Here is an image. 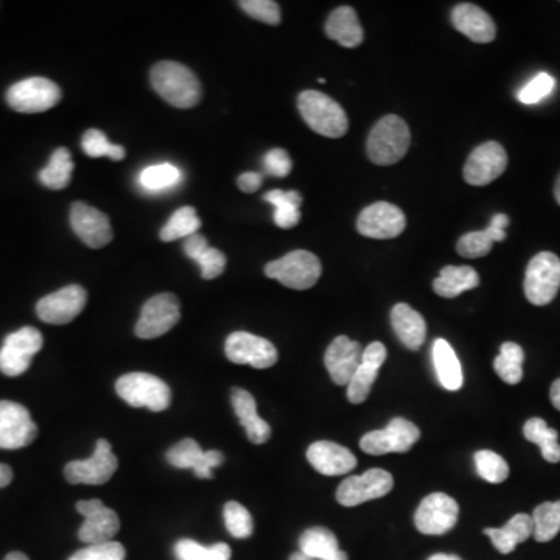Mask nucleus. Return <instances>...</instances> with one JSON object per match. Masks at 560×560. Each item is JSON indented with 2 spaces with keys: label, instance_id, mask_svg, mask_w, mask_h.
<instances>
[{
  "label": "nucleus",
  "instance_id": "nucleus-1",
  "mask_svg": "<svg viewBox=\"0 0 560 560\" xmlns=\"http://www.w3.org/2000/svg\"><path fill=\"white\" fill-rule=\"evenodd\" d=\"M151 86L168 105L189 109L201 100V84L189 67L162 61L151 69Z\"/></svg>",
  "mask_w": 560,
  "mask_h": 560
},
{
  "label": "nucleus",
  "instance_id": "nucleus-2",
  "mask_svg": "<svg viewBox=\"0 0 560 560\" xmlns=\"http://www.w3.org/2000/svg\"><path fill=\"white\" fill-rule=\"evenodd\" d=\"M298 108L302 119L315 133L330 139H338L347 133L349 119L346 111L329 95L304 91L299 95Z\"/></svg>",
  "mask_w": 560,
  "mask_h": 560
},
{
  "label": "nucleus",
  "instance_id": "nucleus-3",
  "mask_svg": "<svg viewBox=\"0 0 560 560\" xmlns=\"http://www.w3.org/2000/svg\"><path fill=\"white\" fill-rule=\"evenodd\" d=\"M410 144V128L405 120L386 116L378 120L369 134L368 156L377 165L396 164L405 156Z\"/></svg>",
  "mask_w": 560,
  "mask_h": 560
},
{
  "label": "nucleus",
  "instance_id": "nucleus-4",
  "mask_svg": "<svg viewBox=\"0 0 560 560\" xmlns=\"http://www.w3.org/2000/svg\"><path fill=\"white\" fill-rule=\"evenodd\" d=\"M116 391L120 399L133 408H147L154 413L167 410L172 402V391L167 383L147 372H131L117 380Z\"/></svg>",
  "mask_w": 560,
  "mask_h": 560
},
{
  "label": "nucleus",
  "instance_id": "nucleus-5",
  "mask_svg": "<svg viewBox=\"0 0 560 560\" xmlns=\"http://www.w3.org/2000/svg\"><path fill=\"white\" fill-rule=\"evenodd\" d=\"M322 266L318 257L308 251H293L282 259L265 266V274L270 279L293 290H308L315 287L321 277Z\"/></svg>",
  "mask_w": 560,
  "mask_h": 560
},
{
  "label": "nucleus",
  "instance_id": "nucleus-6",
  "mask_svg": "<svg viewBox=\"0 0 560 560\" xmlns=\"http://www.w3.org/2000/svg\"><path fill=\"white\" fill-rule=\"evenodd\" d=\"M560 288V259L553 252H539L526 268L525 294L531 304L548 305Z\"/></svg>",
  "mask_w": 560,
  "mask_h": 560
},
{
  "label": "nucleus",
  "instance_id": "nucleus-7",
  "mask_svg": "<svg viewBox=\"0 0 560 560\" xmlns=\"http://www.w3.org/2000/svg\"><path fill=\"white\" fill-rule=\"evenodd\" d=\"M61 89L47 78L33 77L14 83L7 92V103L14 111L36 114L52 109L60 103Z\"/></svg>",
  "mask_w": 560,
  "mask_h": 560
},
{
  "label": "nucleus",
  "instance_id": "nucleus-8",
  "mask_svg": "<svg viewBox=\"0 0 560 560\" xmlns=\"http://www.w3.org/2000/svg\"><path fill=\"white\" fill-rule=\"evenodd\" d=\"M42 344L41 332L35 327H22L10 333L0 347V372L8 377H19L27 372Z\"/></svg>",
  "mask_w": 560,
  "mask_h": 560
},
{
  "label": "nucleus",
  "instance_id": "nucleus-9",
  "mask_svg": "<svg viewBox=\"0 0 560 560\" xmlns=\"http://www.w3.org/2000/svg\"><path fill=\"white\" fill-rule=\"evenodd\" d=\"M119 461L112 453L111 444L106 439H98L91 458L72 461L64 467V476L70 484L102 486L116 473Z\"/></svg>",
  "mask_w": 560,
  "mask_h": 560
},
{
  "label": "nucleus",
  "instance_id": "nucleus-10",
  "mask_svg": "<svg viewBox=\"0 0 560 560\" xmlns=\"http://www.w3.org/2000/svg\"><path fill=\"white\" fill-rule=\"evenodd\" d=\"M420 430L410 420L396 417L383 430L369 431L360 441L361 450L368 455L405 453L419 441Z\"/></svg>",
  "mask_w": 560,
  "mask_h": 560
},
{
  "label": "nucleus",
  "instance_id": "nucleus-11",
  "mask_svg": "<svg viewBox=\"0 0 560 560\" xmlns=\"http://www.w3.org/2000/svg\"><path fill=\"white\" fill-rule=\"evenodd\" d=\"M181 319V308L175 294L161 293L145 302L139 321L136 324V335L142 340H153L170 332Z\"/></svg>",
  "mask_w": 560,
  "mask_h": 560
},
{
  "label": "nucleus",
  "instance_id": "nucleus-12",
  "mask_svg": "<svg viewBox=\"0 0 560 560\" xmlns=\"http://www.w3.org/2000/svg\"><path fill=\"white\" fill-rule=\"evenodd\" d=\"M394 487L392 475L383 469H371L363 475L349 476L336 490V501L344 508H355L366 501L385 497Z\"/></svg>",
  "mask_w": 560,
  "mask_h": 560
},
{
  "label": "nucleus",
  "instance_id": "nucleus-13",
  "mask_svg": "<svg viewBox=\"0 0 560 560\" xmlns=\"http://www.w3.org/2000/svg\"><path fill=\"white\" fill-rule=\"evenodd\" d=\"M459 506L452 497L434 492L422 500L414 515L417 531L427 536H442L458 523Z\"/></svg>",
  "mask_w": 560,
  "mask_h": 560
},
{
  "label": "nucleus",
  "instance_id": "nucleus-14",
  "mask_svg": "<svg viewBox=\"0 0 560 560\" xmlns=\"http://www.w3.org/2000/svg\"><path fill=\"white\" fill-rule=\"evenodd\" d=\"M38 436V427L24 405L0 400V448L18 450L32 444Z\"/></svg>",
  "mask_w": 560,
  "mask_h": 560
},
{
  "label": "nucleus",
  "instance_id": "nucleus-15",
  "mask_svg": "<svg viewBox=\"0 0 560 560\" xmlns=\"http://www.w3.org/2000/svg\"><path fill=\"white\" fill-rule=\"evenodd\" d=\"M226 357L235 364H249L252 368L268 369L277 363V349L271 341L248 332H234L224 344Z\"/></svg>",
  "mask_w": 560,
  "mask_h": 560
},
{
  "label": "nucleus",
  "instance_id": "nucleus-16",
  "mask_svg": "<svg viewBox=\"0 0 560 560\" xmlns=\"http://www.w3.org/2000/svg\"><path fill=\"white\" fill-rule=\"evenodd\" d=\"M77 511L84 517L83 525L78 531L81 542L88 545L112 542L119 532V515L106 508L102 500L78 501Z\"/></svg>",
  "mask_w": 560,
  "mask_h": 560
},
{
  "label": "nucleus",
  "instance_id": "nucleus-17",
  "mask_svg": "<svg viewBox=\"0 0 560 560\" xmlns=\"http://www.w3.org/2000/svg\"><path fill=\"white\" fill-rule=\"evenodd\" d=\"M88 302V293L81 285H67L55 293L42 298L36 305L39 319L55 326L74 321Z\"/></svg>",
  "mask_w": 560,
  "mask_h": 560
},
{
  "label": "nucleus",
  "instance_id": "nucleus-18",
  "mask_svg": "<svg viewBox=\"0 0 560 560\" xmlns=\"http://www.w3.org/2000/svg\"><path fill=\"white\" fill-rule=\"evenodd\" d=\"M508 167V154L498 142L475 148L464 165V179L470 186H487L500 178Z\"/></svg>",
  "mask_w": 560,
  "mask_h": 560
},
{
  "label": "nucleus",
  "instance_id": "nucleus-19",
  "mask_svg": "<svg viewBox=\"0 0 560 560\" xmlns=\"http://www.w3.org/2000/svg\"><path fill=\"white\" fill-rule=\"evenodd\" d=\"M406 218L402 209L389 203H375L361 212L357 229L361 235L378 240L396 238L405 231Z\"/></svg>",
  "mask_w": 560,
  "mask_h": 560
},
{
  "label": "nucleus",
  "instance_id": "nucleus-20",
  "mask_svg": "<svg viewBox=\"0 0 560 560\" xmlns=\"http://www.w3.org/2000/svg\"><path fill=\"white\" fill-rule=\"evenodd\" d=\"M167 461L176 469L193 470L195 476L201 480H212L214 478L212 470L223 464L224 455L218 450L204 452L200 444L193 439H182L168 450Z\"/></svg>",
  "mask_w": 560,
  "mask_h": 560
},
{
  "label": "nucleus",
  "instance_id": "nucleus-21",
  "mask_svg": "<svg viewBox=\"0 0 560 560\" xmlns=\"http://www.w3.org/2000/svg\"><path fill=\"white\" fill-rule=\"evenodd\" d=\"M70 226L84 245L100 249L112 240L111 223L103 212L86 203L72 204Z\"/></svg>",
  "mask_w": 560,
  "mask_h": 560
},
{
  "label": "nucleus",
  "instance_id": "nucleus-22",
  "mask_svg": "<svg viewBox=\"0 0 560 560\" xmlns=\"http://www.w3.org/2000/svg\"><path fill=\"white\" fill-rule=\"evenodd\" d=\"M363 357L360 343L352 341L347 336H338L327 347L324 355L327 371L335 385L347 386L357 372Z\"/></svg>",
  "mask_w": 560,
  "mask_h": 560
},
{
  "label": "nucleus",
  "instance_id": "nucleus-23",
  "mask_svg": "<svg viewBox=\"0 0 560 560\" xmlns=\"http://www.w3.org/2000/svg\"><path fill=\"white\" fill-rule=\"evenodd\" d=\"M386 355H388L386 347L380 341L369 344L363 350L360 366H358L357 372L347 385V400L350 403L358 405V403H363L364 400L368 399L378 371L385 363Z\"/></svg>",
  "mask_w": 560,
  "mask_h": 560
},
{
  "label": "nucleus",
  "instance_id": "nucleus-24",
  "mask_svg": "<svg viewBox=\"0 0 560 560\" xmlns=\"http://www.w3.org/2000/svg\"><path fill=\"white\" fill-rule=\"evenodd\" d=\"M307 459L316 472L327 476L344 475L357 466V458L349 448L330 441H318L310 445Z\"/></svg>",
  "mask_w": 560,
  "mask_h": 560
},
{
  "label": "nucleus",
  "instance_id": "nucleus-25",
  "mask_svg": "<svg viewBox=\"0 0 560 560\" xmlns=\"http://www.w3.org/2000/svg\"><path fill=\"white\" fill-rule=\"evenodd\" d=\"M453 27L478 44L492 42L497 36V27L483 8L473 4H459L452 11Z\"/></svg>",
  "mask_w": 560,
  "mask_h": 560
},
{
  "label": "nucleus",
  "instance_id": "nucleus-26",
  "mask_svg": "<svg viewBox=\"0 0 560 560\" xmlns=\"http://www.w3.org/2000/svg\"><path fill=\"white\" fill-rule=\"evenodd\" d=\"M232 406L240 425L245 428L246 436L252 444H265L271 438V427L257 414L256 399L251 392L242 388L232 389Z\"/></svg>",
  "mask_w": 560,
  "mask_h": 560
},
{
  "label": "nucleus",
  "instance_id": "nucleus-27",
  "mask_svg": "<svg viewBox=\"0 0 560 560\" xmlns=\"http://www.w3.org/2000/svg\"><path fill=\"white\" fill-rule=\"evenodd\" d=\"M508 226V215L497 214L490 221L489 228L486 231L469 232V234L462 235L456 249L462 257H467V259L487 256L494 243L503 242L506 238V228Z\"/></svg>",
  "mask_w": 560,
  "mask_h": 560
},
{
  "label": "nucleus",
  "instance_id": "nucleus-28",
  "mask_svg": "<svg viewBox=\"0 0 560 560\" xmlns=\"http://www.w3.org/2000/svg\"><path fill=\"white\" fill-rule=\"evenodd\" d=\"M392 329L399 336L405 347L411 350L420 349L427 336V324L424 316L417 313L408 304H397L391 312Z\"/></svg>",
  "mask_w": 560,
  "mask_h": 560
},
{
  "label": "nucleus",
  "instance_id": "nucleus-29",
  "mask_svg": "<svg viewBox=\"0 0 560 560\" xmlns=\"http://www.w3.org/2000/svg\"><path fill=\"white\" fill-rule=\"evenodd\" d=\"M326 35L347 49L360 46L364 32L358 21L357 11L352 7L336 8L327 19Z\"/></svg>",
  "mask_w": 560,
  "mask_h": 560
},
{
  "label": "nucleus",
  "instance_id": "nucleus-30",
  "mask_svg": "<svg viewBox=\"0 0 560 560\" xmlns=\"http://www.w3.org/2000/svg\"><path fill=\"white\" fill-rule=\"evenodd\" d=\"M184 252L189 259L200 265L201 277L206 280L217 279L226 268V256L218 249L210 248L206 237L198 234L190 235L184 240Z\"/></svg>",
  "mask_w": 560,
  "mask_h": 560
},
{
  "label": "nucleus",
  "instance_id": "nucleus-31",
  "mask_svg": "<svg viewBox=\"0 0 560 560\" xmlns=\"http://www.w3.org/2000/svg\"><path fill=\"white\" fill-rule=\"evenodd\" d=\"M299 548L312 560H349L347 554L340 550L335 534L322 526L307 529L299 539Z\"/></svg>",
  "mask_w": 560,
  "mask_h": 560
},
{
  "label": "nucleus",
  "instance_id": "nucleus-32",
  "mask_svg": "<svg viewBox=\"0 0 560 560\" xmlns=\"http://www.w3.org/2000/svg\"><path fill=\"white\" fill-rule=\"evenodd\" d=\"M534 532L532 517L528 514H517L503 528H487L484 534L490 537L495 548L501 554H509L517 548L518 543L526 542Z\"/></svg>",
  "mask_w": 560,
  "mask_h": 560
},
{
  "label": "nucleus",
  "instance_id": "nucleus-33",
  "mask_svg": "<svg viewBox=\"0 0 560 560\" xmlns=\"http://www.w3.org/2000/svg\"><path fill=\"white\" fill-rule=\"evenodd\" d=\"M480 285V276L472 266H445L433 282V290L441 298L452 299Z\"/></svg>",
  "mask_w": 560,
  "mask_h": 560
},
{
  "label": "nucleus",
  "instance_id": "nucleus-34",
  "mask_svg": "<svg viewBox=\"0 0 560 560\" xmlns=\"http://www.w3.org/2000/svg\"><path fill=\"white\" fill-rule=\"evenodd\" d=\"M433 364L439 383L445 389L458 391L462 388L464 375H462L461 363H459L453 347L442 338L433 343Z\"/></svg>",
  "mask_w": 560,
  "mask_h": 560
},
{
  "label": "nucleus",
  "instance_id": "nucleus-35",
  "mask_svg": "<svg viewBox=\"0 0 560 560\" xmlns=\"http://www.w3.org/2000/svg\"><path fill=\"white\" fill-rule=\"evenodd\" d=\"M263 200L274 207V223L280 229H291L301 221L302 196L296 190H271L265 193Z\"/></svg>",
  "mask_w": 560,
  "mask_h": 560
},
{
  "label": "nucleus",
  "instance_id": "nucleus-36",
  "mask_svg": "<svg viewBox=\"0 0 560 560\" xmlns=\"http://www.w3.org/2000/svg\"><path fill=\"white\" fill-rule=\"evenodd\" d=\"M74 167L70 151L67 148H58V150L53 151L49 165L39 172V181L47 189H66L69 186L70 179H72Z\"/></svg>",
  "mask_w": 560,
  "mask_h": 560
},
{
  "label": "nucleus",
  "instance_id": "nucleus-37",
  "mask_svg": "<svg viewBox=\"0 0 560 560\" xmlns=\"http://www.w3.org/2000/svg\"><path fill=\"white\" fill-rule=\"evenodd\" d=\"M523 434L532 444L539 445L545 461L560 462L559 433L554 428L548 427L545 420L534 417L526 422L523 427Z\"/></svg>",
  "mask_w": 560,
  "mask_h": 560
},
{
  "label": "nucleus",
  "instance_id": "nucleus-38",
  "mask_svg": "<svg viewBox=\"0 0 560 560\" xmlns=\"http://www.w3.org/2000/svg\"><path fill=\"white\" fill-rule=\"evenodd\" d=\"M201 228V220L196 210L190 206L181 207L170 217L164 228L159 232L162 242H175L179 238H189L190 235L198 234Z\"/></svg>",
  "mask_w": 560,
  "mask_h": 560
},
{
  "label": "nucleus",
  "instance_id": "nucleus-39",
  "mask_svg": "<svg viewBox=\"0 0 560 560\" xmlns=\"http://www.w3.org/2000/svg\"><path fill=\"white\" fill-rule=\"evenodd\" d=\"M525 352L517 343H504L500 355L495 358L494 369L498 377L508 385H517L523 378Z\"/></svg>",
  "mask_w": 560,
  "mask_h": 560
},
{
  "label": "nucleus",
  "instance_id": "nucleus-40",
  "mask_svg": "<svg viewBox=\"0 0 560 560\" xmlns=\"http://www.w3.org/2000/svg\"><path fill=\"white\" fill-rule=\"evenodd\" d=\"M531 517L534 539L540 543L551 542L560 531V500L540 504Z\"/></svg>",
  "mask_w": 560,
  "mask_h": 560
},
{
  "label": "nucleus",
  "instance_id": "nucleus-41",
  "mask_svg": "<svg viewBox=\"0 0 560 560\" xmlns=\"http://www.w3.org/2000/svg\"><path fill=\"white\" fill-rule=\"evenodd\" d=\"M182 173L172 164L151 165L139 175V184L147 192H162L172 189L181 182Z\"/></svg>",
  "mask_w": 560,
  "mask_h": 560
},
{
  "label": "nucleus",
  "instance_id": "nucleus-42",
  "mask_svg": "<svg viewBox=\"0 0 560 560\" xmlns=\"http://www.w3.org/2000/svg\"><path fill=\"white\" fill-rule=\"evenodd\" d=\"M178 560H231V548L226 543L203 546L195 540L182 539L175 545Z\"/></svg>",
  "mask_w": 560,
  "mask_h": 560
},
{
  "label": "nucleus",
  "instance_id": "nucleus-43",
  "mask_svg": "<svg viewBox=\"0 0 560 560\" xmlns=\"http://www.w3.org/2000/svg\"><path fill=\"white\" fill-rule=\"evenodd\" d=\"M81 148L84 153L88 154L89 158H106L112 161H122L125 159V148L120 145L111 144L108 137L100 130H89L84 133L81 139Z\"/></svg>",
  "mask_w": 560,
  "mask_h": 560
},
{
  "label": "nucleus",
  "instance_id": "nucleus-44",
  "mask_svg": "<svg viewBox=\"0 0 560 560\" xmlns=\"http://www.w3.org/2000/svg\"><path fill=\"white\" fill-rule=\"evenodd\" d=\"M475 466L478 475L487 483L500 484L508 480L509 466L498 453L480 450L475 453Z\"/></svg>",
  "mask_w": 560,
  "mask_h": 560
},
{
  "label": "nucleus",
  "instance_id": "nucleus-45",
  "mask_svg": "<svg viewBox=\"0 0 560 560\" xmlns=\"http://www.w3.org/2000/svg\"><path fill=\"white\" fill-rule=\"evenodd\" d=\"M224 523L228 528L229 534L235 539H248L252 536V523L251 514L248 509L237 501H229L224 506Z\"/></svg>",
  "mask_w": 560,
  "mask_h": 560
},
{
  "label": "nucleus",
  "instance_id": "nucleus-46",
  "mask_svg": "<svg viewBox=\"0 0 560 560\" xmlns=\"http://www.w3.org/2000/svg\"><path fill=\"white\" fill-rule=\"evenodd\" d=\"M554 86H556L554 78L550 74L542 72L526 84L518 94V100L525 105H536L553 92Z\"/></svg>",
  "mask_w": 560,
  "mask_h": 560
},
{
  "label": "nucleus",
  "instance_id": "nucleus-47",
  "mask_svg": "<svg viewBox=\"0 0 560 560\" xmlns=\"http://www.w3.org/2000/svg\"><path fill=\"white\" fill-rule=\"evenodd\" d=\"M126 551L122 543L106 542L89 545L77 551L69 560H125Z\"/></svg>",
  "mask_w": 560,
  "mask_h": 560
},
{
  "label": "nucleus",
  "instance_id": "nucleus-48",
  "mask_svg": "<svg viewBox=\"0 0 560 560\" xmlns=\"http://www.w3.org/2000/svg\"><path fill=\"white\" fill-rule=\"evenodd\" d=\"M238 5L251 18L268 25H279L280 19H282L279 4L273 0H242V2H238Z\"/></svg>",
  "mask_w": 560,
  "mask_h": 560
},
{
  "label": "nucleus",
  "instance_id": "nucleus-49",
  "mask_svg": "<svg viewBox=\"0 0 560 560\" xmlns=\"http://www.w3.org/2000/svg\"><path fill=\"white\" fill-rule=\"evenodd\" d=\"M263 167H265V172L274 178H287L293 168V162H291L290 154L284 148H274L265 154Z\"/></svg>",
  "mask_w": 560,
  "mask_h": 560
},
{
  "label": "nucleus",
  "instance_id": "nucleus-50",
  "mask_svg": "<svg viewBox=\"0 0 560 560\" xmlns=\"http://www.w3.org/2000/svg\"><path fill=\"white\" fill-rule=\"evenodd\" d=\"M238 187L245 193H254L262 187L263 176L257 172H248L240 175L237 179Z\"/></svg>",
  "mask_w": 560,
  "mask_h": 560
},
{
  "label": "nucleus",
  "instance_id": "nucleus-51",
  "mask_svg": "<svg viewBox=\"0 0 560 560\" xmlns=\"http://www.w3.org/2000/svg\"><path fill=\"white\" fill-rule=\"evenodd\" d=\"M13 480V470L7 464H0V487H7Z\"/></svg>",
  "mask_w": 560,
  "mask_h": 560
},
{
  "label": "nucleus",
  "instance_id": "nucleus-52",
  "mask_svg": "<svg viewBox=\"0 0 560 560\" xmlns=\"http://www.w3.org/2000/svg\"><path fill=\"white\" fill-rule=\"evenodd\" d=\"M550 399L554 408L560 411V378H557L556 382H554L553 386H551Z\"/></svg>",
  "mask_w": 560,
  "mask_h": 560
},
{
  "label": "nucleus",
  "instance_id": "nucleus-53",
  "mask_svg": "<svg viewBox=\"0 0 560 560\" xmlns=\"http://www.w3.org/2000/svg\"><path fill=\"white\" fill-rule=\"evenodd\" d=\"M428 560H461L458 556H452V554H434Z\"/></svg>",
  "mask_w": 560,
  "mask_h": 560
},
{
  "label": "nucleus",
  "instance_id": "nucleus-54",
  "mask_svg": "<svg viewBox=\"0 0 560 560\" xmlns=\"http://www.w3.org/2000/svg\"><path fill=\"white\" fill-rule=\"evenodd\" d=\"M4 560H30V559H28V557L25 556L24 553H18V551H16V553L8 554V556L5 557Z\"/></svg>",
  "mask_w": 560,
  "mask_h": 560
},
{
  "label": "nucleus",
  "instance_id": "nucleus-55",
  "mask_svg": "<svg viewBox=\"0 0 560 560\" xmlns=\"http://www.w3.org/2000/svg\"><path fill=\"white\" fill-rule=\"evenodd\" d=\"M554 196H556V201L560 206V173L557 176L556 187H554Z\"/></svg>",
  "mask_w": 560,
  "mask_h": 560
},
{
  "label": "nucleus",
  "instance_id": "nucleus-56",
  "mask_svg": "<svg viewBox=\"0 0 560 560\" xmlns=\"http://www.w3.org/2000/svg\"><path fill=\"white\" fill-rule=\"evenodd\" d=\"M290 560H312V559H310V557L308 556H305L304 553H301V551H299V553L291 554Z\"/></svg>",
  "mask_w": 560,
  "mask_h": 560
}]
</instances>
